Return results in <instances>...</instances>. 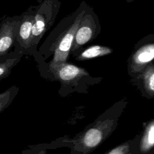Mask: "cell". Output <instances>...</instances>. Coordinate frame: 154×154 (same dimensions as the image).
<instances>
[{
  "instance_id": "obj_1",
  "label": "cell",
  "mask_w": 154,
  "mask_h": 154,
  "mask_svg": "<svg viewBox=\"0 0 154 154\" xmlns=\"http://www.w3.org/2000/svg\"><path fill=\"white\" fill-rule=\"evenodd\" d=\"M58 5L56 0H44L34 14L31 32L32 47L37 45L43 35L54 23Z\"/></svg>"
},
{
  "instance_id": "obj_2",
  "label": "cell",
  "mask_w": 154,
  "mask_h": 154,
  "mask_svg": "<svg viewBox=\"0 0 154 154\" xmlns=\"http://www.w3.org/2000/svg\"><path fill=\"white\" fill-rule=\"evenodd\" d=\"M84 13L85 11L79 13L73 23L54 43V55L49 64V69L66 61L71 50L75 33Z\"/></svg>"
},
{
  "instance_id": "obj_3",
  "label": "cell",
  "mask_w": 154,
  "mask_h": 154,
  "mask_svg": "<svg viewBox=\"0 0 154 154\" xmlns=\"http://www.w3.org/2000/svg\"><path fill=\"white\" fill-rule=\"evenodd\" d=\"M22 15L6 17L0 22V57L10 52L14 46Z\"/></svg>"
},
{
  "instance_id": "obj_4",
  "label": "cell",
  "mask_w": 154,
  "mask_h": 154,
  "mask_svg": "<svg viewBox=\"0 0 154 154\" xmlns=\"http://www.w3.org/2000/svg\"><path fill=\"white\" fill-rule=\"evenodd\" d=\"M113 125V120H107L88 129L79 141L84 149L90 150L99 146L106 138V133L109 132Z\"/></svg>"
},
{
  "instance_id": "obj_5",
  "label": "cell",
  "mask_w": 154,
  "mask_h": 154,
  "mask_svg": "<svg viewBox=\"0 0 154 154\" xmlns=\"http://www.w3.org/2000/svg\"><path fill=\"white\" fill-rule=\"evenodd\" d=\"M35 13L28 10L22 14V19L17 29L14 45L23 53L32 47L31 32L34 23Z\"/></svg>"
},
{
  "instance_id": "obj_6",
  "label": "cell",
  "mask_w": 154,
  "mask_h": 154,
  "mask_svg": "<svg viewBox=\"0 0 154 154\" xmlns=\"http://www.w3.org/2000/svg\"><path fill=\"white\" fill-rule=\"evenodd\" d=\"M96 31L94 20L90 14H84L75 35L71 51L73 52L89 41H90Z\"/></svg>"
},
{
  "instance_id": "obj_7",
  "label": "cell",
  "mask_w": 154,
  "mask_h": 154,
  "mask_svg": "<svg viewBox=\"0 0 154 154\" xmlns=\"http://www.w3.org/2000/svg\"><path fill=\"white\" fill-rule=\"evenodd\" d=\"M49 69L57 79L64 84L73 83L88 75L84 69L66 62L59 64Z\"/></svg>"
},
{
  "instance_id": "obj_8",
  "label": "cell",
  "mask_w": 154,
  "mask_h": 154,
  "mask_svg": "<svg viewBox=\"0 0 154 154\" xmlns=\"http://www.w3.org/2000/svg\"><path fill=\"white\" fill-rule=\"evenodd\" d=\"M153 58V43L142 46L131 57L129 63L131 71L135 73L143 72L152 61Z\"/></svg>"
},
{
  "instance_id": "obj_9",
  "label": "cell",
  "mask_w": 154,
  "mask_h": 154,
  "mask_svg": "<svg viewBox=\"0 0 154 154\" xmlns=\"http://www.w3.org/2000/svg\"><path fill=\"white\" fill-rule=\"evenodd\" d=\"M23 52L16 48L13 52H10L0 57V81L7 78L11 70L20 61Z\"/></svg>"
},
{
  "instance_id": "obj_10",
  "label": "cell",
  "mask_w": 154,
  "mask_h": 154,
  "mask_svg": "<svg viewBox=\"0 0 154 154\" xmlns=\"http://www.w3.org/2000/svg\"><path fill=\"white\" fill-rule=\"evenodd\" d=\"M154 145V120L152 119L146 126L140 144L141 153L149 152Z\"/></svg>"
},
{
  "instance_id": "obj_11",
  "label": "cell",
  "mask_w": 154,
  "mask_h": 154,
  "mask_svg": "<svg viewBox=\"0 0 154 154\" xmlns=\"http://www.w3.org/2000/svg\"><path fill=\"white\" fill-rule=\"evenodd\" d=\"M112 52V49L109 47L94 45L85 49L76 57V60L79 61L89 60L106 55Z\"/></svg>"
},
{
  "instance_id": "obj_12",
  "label": "cell",
  "mask_w": 154,
  "mask_h": 154,
  "mask_svg": "<svg viewBox=\"0 0 154 154\" xmlns=\"http://www.w3.org/2000/svg\"><path fill=\"white\" fill-rule=\"evenodd\" d=\"M143 83L146 92L151 96L154 94V66L152 63L149 65L143 73Z\"/></svg>"
},
{
  "instance_id": "obj_13",
  "label": "cell",
  "mask_w": 154,
  "mask_h": 154,
  "mask_svg": "<svg viewBox=\"0 0 154 154\" xmlns=\"http://www.w3.org/2000/svg\"><path fill=\"white\" fill-rule=\"evenodd\" d=\"M17 91L18 88L16 86H12L0 93V114L11 103Z\"/></svg>"
},
{
  "instance_id": "obj_14",
  "label": "cell",
  "mask_w": 154,
  "mask_h": 154,
  "mask_svg": "<svg viewBox=\"0 0 154 154\" xmlns=\"http://www.w3.org/2000/svg\"><path fill=\"white\" fill-rule=\"evenodd\" d=\"M106 154H131V146L129 143H124L114 147Z\"/></svg>"
},
{
  "instance_id": "obj_15",
  "label": "cell",
  "mask_w": 154,
  "mask_h": 154,
  "mask_svg": "<svg viewBox=\"0 0 154 154\" xmlns=\"http://www.w3.org/2000/svg\"><path fill=\"white\" fill-rule=\"evenodd\" d=\"M134 0H126V1L128 2H132V1H133Z\"/></svg>"
}]
</instances>
